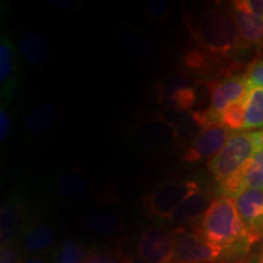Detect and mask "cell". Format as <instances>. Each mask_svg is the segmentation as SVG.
<instances>
[{"instance_id": "6da1fadb", "label": "cell", "mask_w": 263, "mask_h": 263, "mask_svg": "<svg viewBox=\"0 0 263 263\" xmlns=\"http://www.w3.org/2000/svg\"><path fill=\"white\" fill-rule=\"evenodd\" d=\"M196 233L207 241L229 250L234 257L257 242L242 222L235 200L224 195L212 200Z\"/></svg>"}, {"instance_id": "7a4b0ae2", "label": "cell", "mask_w": 263, "mask_h": 263, "mask_svg": "<svg viewBox=\"0 0 263 263\" xmlns=\"http://www.w3.org/2000/svg\"><path fill=\"white\" fill-rule=\"evenodd\" d=\"M188 26L196 42L215 60H232L248 47L240 37L228 8L209 6Z\"/></svg>"}, {"instance_id": "3957f363", "label": "cell", "mask_w": 263, "mask_h": 263, "mask_svg": "<svg viewBox=\"0 0 263 263\" xmlns=\"http://www.w3.org/2000/svg\"><path fill=\"white\" fill-rule=\"evenodd\" d=\"M263 130L232 133L224 147L209 162V170L217 182L224 183L239 172L254 156Z\"/></svg>"}, {"instance_id": "277c9868", "label": "cell", "mask_w": 263, "mask_h": 263, "mask_svg": "<svg viewBox=\"0 0 263 263\" xmlns=\"http://www.w3.org/2000/svg\"><path fill=\"white\" fill-rule=\"evenodd\" d=\"M197 190H200V186L194 180H171L162 183L141 197L143 211L150 217L170 221L177 209Z\"/></svg>"}, {"instance_id": "5b68a950", "label": "cell", "mask_w": 263, "mask_h": 263, "mask_svg": "<svg viewBox=\"0 0 263 263\" xmlns=\"http://www.w3.org/2000/svg\"><path fill=\"white\" fill-rule=\"evenodd\" d=\"M174 240V262L217 263L234 257L222 246L207 241L196 232L178 228L172 232Z\"/></svg>"}, {"instance_id": "8992f818", "label": "cell", "mask_w": 263, "mask_h": 263, "mask_svg": "<svg viewBox=\"0 0 263 263\" xmlns=\"http://www.w3.org/2000/svg\"><path fill=\"white\" fill-rule=\"evenodd\" d=\"M209 88L211 91V104L203 114L210 124H216L219 123V116L229 105L244 100L250 85L246 76L234 74L224 80L211 82Z\"/></svg>"}, {"instance_id": "52a82bcc", "label": "cell", "mask_w": 263, "mask_h": 263, "mask_svg": "<svg viewBox=\"0 0 263 263\" xmlns=\"http://www.w3.org/2000/svg\"><path fill=\"white\" fill-rule=\"evenodd\" d=\"M155 94L159 104L177 112H186L196 103L195 83L185 73H174L164 78L157 84Z\"/></svg>"}, {"instance_id": "ba28073f", "label": "cell", "mask_w": 263, "mask_h": 263, "mask_svg": "<svg viewBox=\"0 0 263 263\" xmlns=\"http://www.w3.org/2000/svg\"><path fill=\"white\" fill-rule=\"evenodd\" d=\"M222 194L235 199L246 189L263 190V133L252 159L234 176L221 184Z\"/></svg>"}, {"instance_id": "9c48e42d", "label": "cell", "mask_w": 263, "mask_h": 263, "mask_svg": "<svg viewBox=\"0 0 263 263\" xmlns=\"http://www.w3.org/2000/svg\"><path fill=\"white\" fill-rule=\"evenodd\" d=\"M232 136V132L221 123L203 128L193 139L192 145L185 151L183 159L186 162H197L205 159L211 160L221 151Z\"/></svg>"}, {"instance_id": "30bf717a", "label": "cell", "mask_w": 263, "mask_h": 263, "mask_svg": "<svg viewBox=\"0 0 263 263\" xmlns=\"http://www.w3.org/2000/svg\"><path fill=\"white\" fill-rule=\"evenodd\" d=\"M138 257L145 263H172L174 240L172 232L151 228L140 235L137 246Z\"/></svg>"}, {"instance_id": "8fae6325", "label": "cell", "mask_w": 263, "mask_h": 263, "mask_svg": "<svg viewBox=\"0 0 263 263\" xmlns=\"http://www.w3.org/2000/svg\"><path fill=\"white\" fill-rule=\"evenodd\" d=\"M136 137L149 149H163L179 137V129L171 121L155 117L140 121L136 127Z\"/></svg>"}, {"instance_id": "7c38bea8", "label": "cell", "mask_w": 263, "mask_h": 263, "mask_svg": "<svg viewBox=\"0 0 263 263\" xmlns=\"http://www.w3.org/2000/svg\"><path fill=\"white\" fill-rule=\"evenodd\" d=\"M234 200L246 228L259 241L263 238V190L246 189Z\"/></svg>"}, {"instance_id": "4fadbf2b", "label": "cell", "mask_w": 263, "mask_h": 263, "mask_svg": "<svg viewBox=\"0 0 263 263\" xmlns=\"http://www.w3.org/2000/svg\"><path fill=\"white\" fill-rule=\"evenodd\" d=\"M17 52L15 45L8 35H2L0 42V85L2 99L9 100L17 85L18 77Z\"/></svg>"}, {"instance_id": "5bb4252c", "label": "cell", "mask_w": 263, "mask_h": 263, "mask_svg": "<svg viewBox=\"0 0 263 263\" xmlns=\"http://www.w3.org/2000/svg\"><path fill=\"white\" fill-rule=\"evenodd\" d=\"M54 189L61 199L73 201L87 196L93 189V184L84 171L68 170L55 178Z\"/></svg>"}, {"instance_id": "9a60e30c", "label": "cell", "mask_w": 263, "mask_h": 263, "mask_svg": "<svg viewBox=\"0 0 263 263\" xmlns=\"http://www.w3.org/2000/svg\"><path fill=\"white\" fill-rule=\"evenodd\" d=\"M18 50L28 65L39 66L48 60L51 54L50 43L41 33L28 31L20 38Z\"/></svg>"}, {"instance_id": "2e32d148", "label": "cell", "mask_w": 263, "mask_h": 263, "mask_svg": "<svg viewBox=\"0 0 263 263\" xmlns=\"http://www.w3.org/2000/svg\"><path fill=\"white\" fill-rule=\"evenodd\" d=\"M59 115H60V110L55 104H39L26 117V130L33 136H43V134L49 133L57 126Z\"/></svg>"}, {"instance_id": "e0dca14e", "label": "cell", "mask_w": 263, "mask_h": 263, "mask_svg": "<svg viewBox=\"0 0 263 263\" xmlns=\"http://www.w3.org/2000/svg\"><path fill=\"white\" fill-rule=\"evenodd\" d=\"M24 226V210L17 200H9L0 211V238L2 244L14 242Z\"/></svg>"}, {"instance_id": "ac0fdd59", "label": "cell", "mask_w": 263, "mask_h": 263, "mask_svg": "<svg viewBox=\"0 0 263 263\" xmlns=\"http://www.w3.org/2000/svg\"><path fill=\"white\" fill-rule=\"evenodd\" d=\"M85 227L98 235L112 236L122 233L126 228V222L120 213L107 210H99L91 212L85 218Z\"/></svg>"}, {"instance_id": "d6986e66", "label": "cell", "mask_w": 263, "mask_h": 263, "mask_svg": "<svg viewBox=\"0 0 263 263\" xmlns=\"http://www.w3.org/2000/svg\"><path fill=\"white\" fill-rule=\"evenodd\" d=\"M230 15L234 20L236 28L246 45L263 44V20L246 14L244 11L235 9L230 4L228 6Z\"/></svg>"}, {"instance_id": "ffe728a7", "label": "cell", "mask_w": 263, "mask_h": 263, "mask_svg": "<svg viewBox=\"0 0 263 263\" xmlns=\"http://www.w3.org/2000/svg\"><path fill=\"white\" fill-rule=\"evenodd\" d=\"M210 203H211L210 196L203 190H197L177 209V211L170 218V222L182 224V223H189L197 218H201Z\"/></svg>"}, {"instance_id": "44dd1931", "label": "cell", "mask_w": 263, "mask_h": 263, "mask_svg": "<svg viewBox=\"0 0 263 263\" xmlns=\"http://www.w3.org/2000/svg\"><path fill=\"white\" fill-rule=\"evenodd\" d=\"M263 127V88L250 87L245 98L244 129Z\"/></svg>"}, {"instance_id": "7402d4cb", "label": "cell", "mask_w": 263, "mask_h": 263, "mask_svg": "<svg viewBox=\"0 0 263 263\" xmlns=\"http://www.w3.org/2000/svg\"><path fill=\"white\" fill-rule=\"evenodd\" d=\"M54 242V233L50 227L38 224L27 229L22 238V245L27 252H41L50 248Z\"/></svg>"}, {"instance_id": "603a6c76", "label": "cell", "mask_w": 263, "mask_h": 263, "mask_svg": "<svg viewBox=\"0 0 263 263\" xmlns=\"http://www.w3.org/2000/svg\"><path fill=\"white\" fill-rule=\"evenodd\" d=\"M91 252L76 240H66L59 248L54 263H85Z\"/></svg>"}, {"instance_id": "cb8c5ba5", "label": "cell", "mask_w": 263, "mask_h": 263, "mask_svg": "<svg viewBox=\"0 0 263 263\" xmlns=\"http://www.w3.org/2000/svg\"><path fill=\"white\" fill-rule=\"evenodd\" d=\"M219 123L233 133L244 129L245 123V99L229 105L219 116Z\"/></svg>"}, {"instance_id": "d4e9b609", "label": "cell", "mask_w": 263, "mask_h": 263, "mask_svg": "<svg viewBox=\"0 0 263 263\" xmlns=\"http://www.w3.org/2000/svg\"><path fill=\"white\" fill-rule=\"evenodd\" d=\"M144 14L154 21H164L170 15V5L164 0H149L144 6Z\"/></svg>"}, {"instance_id": "484cf974", "label": "cell", "mask_w": 263, "mask_h": 263, "mask_svg": "<svg viewBox=\"0 0 263 263\" xmlns=\"http://www.w3.org/2000/svg\"><path fill=\"white\" fill-rule=\"evenodd\" d=\"M232 5L246 14L263 20V0H236Z\"/></svg>"}, {"instance_id": "4316f807", "label": "cell", "mask_w": 263, "mask_h": 263, "mask_svg": "<svg viewBox=\"0 0 263 263\" xmlns=\"http://www.w3.org/2000/svg\"><path fill=\"white\" fill-rule=\"evenodd\" d=\"M0 263H24L21 262L18 248L15 242H4L0 248Z\"/></svg>"}, {"instance_id": "83f0119b", "label": "cell", "mask_w": 263, "mask_h": 263, "mask_svg": "<svg viewBox=\"0 0 263 263\" xmlns=\"http://www.w3.org/2000/svg\"><path fill=\"white\" fill-rule=\"evenodd\" d=\"M8 104L3 101L0 108V140H5L12 129V117L8 108Z\"/></svg>"}, {"instance_id": "f1b7e54d", "label": "cell", "mask_w": 263, "mask_h": 263, "mask_svg": "<svg viewBox=\"0 0 263 263\" xmlns=\"http://www.w3.org/2000/svg\"><path fill=\"white\" fill-rule=\"evenodd\" d=\"M246 77H248L250 87L263 88V60L252 65Z\"/></svg>"}, {"instance_id": "f546056e", "label": "cell", "mask_w": 263, "mask_h": 263, "mask_svg": "<svg viewBox=\"0 0 263 263\" xmlns=\"http://www.w3.org/2000/svg\"><path fill=\"white\" fill-rule=\"evenodd\" d=\"M99 263H123V258H120L112 254H98Z\"/></svg>"}, {"instance_id": "4dcf8cb0", "label": "cell", "mask_w": 263, "mask_h": 263, "mask_svg": "<svg viewBox=\"0 0 263 263\" xmlns=\"http://www.w3.org/2000/svg\"><path fill=\"white\" fill-rule=\"evenodd\" d=\"M24 263H48V262L39 257H35V256H32V257H28L26 261H24Z\"/></svg>"}, {"instance_id": "1f68e13d", "label": "cell", "mask_w": 263, "mask_h": 263, "mask_svg": "<svg viewBox=\"0 0 263 263\" xmlns=\"http://www.w3.org/2000/svg\"><path fill=\"white\" fill-rule=\"evenodd\" d=\"M123 263H145L143 259H140L139 257H127L123 258Z\"/></svg>"}, {"instance_id": "d6a6232c", "label": "cell", "mask_w": 263, "mask_h": 263, "mask_svg": "<svg viewBox=\"0 0 263 263\" xmlns=\"http://www.w3.org/2000/svg\"><path fill=\"white\" fill-rule=\"evenodd\" d=\"M85 263H99V258H98V254H95V252H91L89 257H88L87 262Z\"/></svg>"}, {"instance_id": "836d02e7", "label": "cell", "mask_w": 263, "mask_h": 263, "mask_svg": "<svg viewBox=\"0 0 263 263\" xmlns=\"http://www.w3.org/2000/svg\"><path fill=\"white\" fill-rule=\"evenodd\" d=\"M257 263H263V251L261 252V255H259V257L257 259Z\"/></svg>"}, {"instance_id": "e575fe53", "label": "cell", "mask_w": 263, "mask_h": 263, "mask_svg": "<svg viewBox=\"0 0 263 263\" xmlns=\"http://www.w3.org/2000/svg\"><path fill=\"white\" fill-rule=\"evenodd\" d=\"M172 263H186V262H172Z\"/></svg>"}]
</instances>
